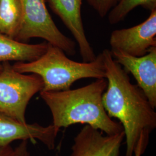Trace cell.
<instances>
[{"label": "cell", "mask_w": 156, "mask_h": 156, "mask_svg": "<svg viewBox=\"0 0 156 156\" xmlns=\"http://www.w3.org/2000/svg\"><path fill=\"white\" fill-rule=\"evenodd\" d=\"M103 56L107 81L102 101L111 118L118 119L125 135L126 156H133L141 134L156 127V112L143 90L132 83L127 73L105 49Z\"/></svg>", "instance_id": "1"}, {"label": "cell", "mask_w": 156, "mask_h": 156, "mask_svg": "<svg viewBox=\"0 0 156 156\" xmlns=\"http://www.w3.org/2000/svg\"><path fill=\"white\" fill-rule=\"evenodd\" d=\"M106 86V79L101 78L76 89L39 93L50 109L51 124L56 128L80 123L113 135L123 131V128L108 115L103 106L102 97Z\"/></svg>", "instance_id": "2"}, {"label": "cell", "mask_w": 156, "mask_h": 156, "mask_svg": "<svg viewBox=\"0 0 156 156\" xmlns=\"http://www.w3.org/2000/svg\"><path fill=\"white\" fill-rule=\"evenodd\" d=\"M12 66L19 73L38 75L43 80L44 91L70 89L74 82L84 78H105L102 53L92 62H79L68 58L60 48L48 42L46 51L38 59L17 62Z\"/></svg>", "instance_id": "3"}, {"label": "cell", "mask_w": 156, "mask_h": 156, "mask_svg": "<svg viewBox=\"0 0 156 156\" xmlns=\"http://www.w3.org/2000/svg\"><path fill=\"white\" fill-rule=\"evenodd\" d=\"M0 71V112L27 123L26 111L34 95L43 89L42 78L37 74L16 71L9 62H3Z\"/></svg>", "instance_id": "4"}, {"label": "cell", "mask_w": 156, "mask_h": 156, "mask_svg": "<svg viewBox=\"0 0 156 156\" xmlns=\"http://www.w3.org/2000/svg\"><path fill=\"white\" fill-rule=\"evenodd\" d=\"M22 23L15 40L26 43L33 38H41L69 56L76 54V43L57 27L45 0H22Z\"/></svg>", "instance_id": "5"}, {"label": "cell", "mask_w": 156, "mask_h": 156, "mask_svg": "<svg viewBox=\"0 0 156 156\" xmlns=\"http://www.w3.org/2000/svg\"><path fill=\"white\" fill-rule=\"evenodd\" d=\"M111 49H117L129 55L140 57L156 47V9L151 12L144 22L134 27L112 32Z\"/></svg>", "instance_id": "6"}, {"label": "cell", "mask_w": 156, "mask_h": 156, "mask_svg": "<svg viewBox=\"0 0 156 156\" xmlns=\"http://www.w3.org/2000/svg\"><path fill=\"white\" fill-rule=\"evenodd\" d=\"M59 131L53 124L43 126L37 123H21L0 112V145H11L16 140H38L48 149L53 150Z\"/></svg>", "instance_id": "7"}, {"label": "cell", "mask_w": 156, "mask_h": 156, "mask_svg": "<svg viewBox=\"0 0 156 156\" xmlns=\"http://www.w3.org/2000/svg\"><path fill=\"white\" fill-rule=\"evenodd\" d=\"M112 56L127 72L133 75L151 106L156 107V47L144 56L129 55L117 49H111Z\"/></svg>", "instance_id": "8"}, {"label": "cell", "mask_w": 156, "mask_h": 156, "mask_svg": "<svg viewBox=\"0 0 156 156\" xmlns=\"http://www.w3.org/2000/svg\"><path fill=\"white\" fill-rule=\"evenodd\" d=\"M124 138V131L104 135L99 129L85 125L73 138L69 156H119Z\"/></svg>", "instance_id": "9"}, {"label": "cell", "mask_w": 156, "mask_h": 156, "mask_svg": "<svg viewBox=\"0 0 156 156\" xmlns=\"http://www.w3.org/2000/svg\"><path fill=\"white\" fill-rule=\"evenodd\" d=\"M71 33L79 46L83 62L94 60L97 56L86 37L82 22V0H45Z\"/></svg>", "instance_id": "10"}, {"label": "cell", "mask_w": 156, "mask_h": 156, "mask_svg": "<svg viewBox=\"0 0 156 156\" xmlns=\"http://www.w3.org/2000/svg\"><path fill=\"white\" fill-rule=\"evenodd\" d=\"M47 48V42L28 44L17 41L0 32V62H33L43 55Z\"/></svg>", "instance_id": "11"}, {"label": "cell", "mask_w": 156, "mask_h": 156, "mask_svg": "<svg viewBox=\"0 0 156 156\" xmlns=\"http://www.w3.org/2000/svg\"><path fill=\"white\" fill-rule=\"evenodd\" d=\"M23 19L22 0H1L0 32L15 39Z\"/></svg>", "instance_id": "12"}, {"label": "cell", "mask_w": 156, "mask_h": 156, "mask_svg": "<svg viewBox=\"0 0 156 156\" xmlns=\"http://www.w3.org/2000/svg\"><path fill=\"white\" fill-rule=\"evenodd\" d=\"M138 6L152 11L156 9V0H119L108 14V22L112 25L122 22Z\"/></svg>", "instance_id": "13"}, {"label": "cell", "mask_w": 156, "mask_h": 156, "mask_svg": "<svg viewBox=\"0 0 156 156\" xmlns=\"http://www.w3.org/2000/svg\"><path fill=\"white\" fill-rule=\"evenodd\" d=\"M86 1L101 18H104L108 15L119 0H86Z\"/></svg>", "instance_id": "14"}, {"label": "cell", "mask_w": 156, "mask_h": 156, "mask_svg": "<svg viewBox=\"0 0 156 156\" xmlns=\"http://www.w3.org/2000/svg\"><path fill=\"white\" fill-rule=\"evenodd\" d=\"M151 133L144 131L140 136V139L134 151L135 156H142L145 152L149 142V136Z\"/></svg>", "instance_id": "15"}, {"label": "cell", "mask_w": 156, "mask_h": 156, "mask_svg": "<svg viewBox=\"0 0 156 156\" xmlns=\"http://www.w3.org/2000/svg\"><path fill=\"white\" fill-rule=\"evenodd\" d=\"M13 156H31L28 147V140H22L16 147H14Z\"/></svg>", "instance_id": "16"}, {"label": "cell", "mask_w": 156, "mask_h": 156, "mask_svg": "<svg viewBox=\"0 0 156 156\" xmlns=\"http://www.w3.org/2000/svg\"><path fill=\"white\" fill-rule=\"evenodd\" d=\"M14 153V147L11 145H0V156H13Z\"/></svg>", "instance_id": "17"}, {"label": "cell", "mask_w": 156, "mask_h": 156, "mask_svg": "<svg viewBox=\"0 0 156 156\" xmlns=\"http://www.w3.org/2000/svg\"><path fill=\"white\" fill-rule=\"evenodd\" d=\"M2 68V64H0V71H1Z\"/></svg>", "instance_id": "18"}, {"label": "cell", "mask_w": 156, "mask_h": 156, "mask_svg": "<svg viewBox=\"0 0 156 156\" xmlns=\"http://www.w3.org/2000/svg\"><path fill=\"white\" fill-rule=\"evenodd\" d=\"M0 1H1V0H0Z\"/></svg>", "instance_id": "19"}]
</instances>
